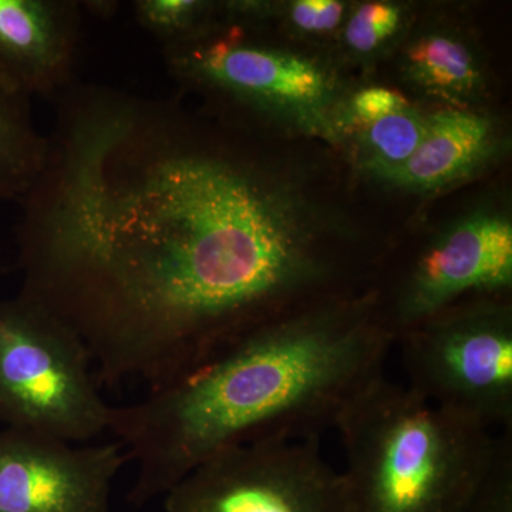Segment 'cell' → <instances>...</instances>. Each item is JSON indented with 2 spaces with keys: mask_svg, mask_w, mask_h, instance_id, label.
Instances as JSON below:
<instances>
[{
  "mask_svg": "<svg viewBox=\"0 0 512 512\" xmlns=\"http://www.w3.org/2000/svg\"><path fill=\"white\" fill-rule=\"evenodd\" d=\"M47 141L20 200L19 295L79 336L99 386L175 382L325 276L302 195L174 101L73 84Z\"/></svg>",
  "mask_w": 512,
  "mask_h": 512,
  "instance_id": "obj_1",
  "label": "cell"
},
{
  "mask_svg": "<svg viewBox=\"0 0 512 512\" xmlns=\"http://www.w3.org/2000/svg\"><path fill=\"white\" fill-rule=\"evenodd\" d=\"M394 342L369 291L276 320L143 399L111 407L143 507L227 448L320 440L384 375Z\"/></svg>",
  "mask_w": 512,
  "mask_h": 512,
  "instance_id": "obj_2",
  "label": "cell"
},
{
  "mask_svg": "<svg viewBox=\"0 0 512 512\" xmlns=\"http://www.w3.org/2000/svg\"><path fill=\"white\" fill-rule=\"evenodd\" d=\"M336 430L350 512H464L490 473L501 431L447 412L380 376Z\"/></svg>",
  "mask_w": 512,
  "mask_h": 512,
  "instance_id": "obj_3",
  "label": "cell"
},
{
  "mask_svg": "<svg viewBox=\"0 0 512 512\" xmlns=\"http://www.w3.org/2000/svg\"><path fill=\"white\" fill-rule=\"evenodd\" d=\"M163 56L183 89L228 111L342 141L348 99L335 70L315 57L269 45L251 26L221 20L204 36L163 49Z\"/></svg>",
  "mask_w": 512,
  "mask_h": 512,
  "instance_id": "obj_4",
  "label": "cell"
},
{
  "mask_svg": "<svg viewBox=\"0 0 512 512\" xmlns=\"http://www.w3.org/2000/svg\"><path fill=\"white\" fill-rule=\"evenodd\" d=\"M110 416L79 336L25 296L0 301V420L80 444L109 431Z\"/></svg>",
  "mask_w": 512,
  "mask_h": 512,
  "instance_id": "obj_5",
  "label": "cell"
},
{
  "mask_svg": "<svg viewBox=\"0 0 512 512\" xmlns=\"http://www.w3.org/2000/svg\"><path fill=\"white\" fill-rule=\"evenodd\" d=\"M407 387L487 429L512 430L510 298L458 303L396 340Z\"/></svg>",
  "mask_w": 512,
  "mask_h": 512,
  "instance_id": "obj_6",
  "label": "cell"
},
{
  "mask_svg": "<svg viewBox=\"0 0 512 512\" xmlns=\"http://www.w3.org/2000/svg\"><path fill=\"white\" fill-rule=\"evenodd\" d=\"M512 221L497 207L476 208L420 245L387 288L370 292L377 318L396 340L458 303L510 298Z\"/></svg>",
  "mask_w": 512,
  "mask_h": 512,
  "instance_id": "obj_7",
  "label": "cell"
},
{
  "mask_svg": "<svg viewBox=\"0 0 512 512\" xmlns=\"http://www.w3.org/2000/svg\"><path fill=\"white\" fill-rule=\"evenodd\" d=\"M165 512H350L342 471L319 440L227 448L164 495Z\"/></svg>",
  "mask_w": 512,
  "mask_h": 512,
  "instance_id": "obj_8",
  "label": "cell"
},
{
  "mask_svg": "<svg viewBox=\"0 0 512 512\" xmlns=\"http://www.w3.org/2000/svg\"><path fill=\"white\" fill-rule=\"evenodd\" d=\"M127 463L117 441L79 446L32 431H0V512H109Z\"/></svg>",
  "mask_w": 512,
  "mask_h": 512,
  "instance_id": "obj_9",
  "label": "cell"
},
{
  "mask_svg": "<svg viewBox=\"0 0 512 512\" xmlns=\"http://www.w3.org/2000/svg\"><path fill=\"white\" fill-rule=\"evenodd\" d=\"M82 9L72 0H0V84L28 99L73 86Z\"/></svg>",
  "mask_w": 512,
  "mask_h": 512,
  "instance_id": "obj_10",
  "label": "cell"
},
{
  "mask_svg": "<svg viewBox=\"0 0 512 512\" xmlns=\"http://www.w3.org/2000/svg\"><path fill=\"white\" fill-rule=\"evenodd\" d=\"M505 143L494 117L443 107L427 113L426 131L412 157L372 178L394 190L439 194L483 173L504 153Z\"/></svg>",
  "mask_w": 512,
  "mask_h": 512,
  "instance_id": "obj_11",
  "label": "cell"
},
{
  "mask_svg": "<svg viewBox=\"0 0 512 512\" xmlns=\"http://www.w3.org/2000/svg\"><path fill=\"white\" fill-rule=\"evenodd\" d=\"M404 82L443 107L473 109L487 87L483 56L460 29L434 25L420 29L400 53Z\"/></svg>",
  "mask_w": 512,
  "mask_h": 512,
  "instance_id": "obj_12",
  "label": "cell"
},
{
  "mask_svg": "<svg viewBox=\"0 0 512 512\" xmlns=\"http://www.w3.org/2000/svg\"><path fill=\"white\" fill-rule=\"evenodd\" d=\"M47 147L33 123L30 99L0 84V201L28 194L42 173Z\"/></svg>",
  "mask_w": 512,
  "mask_h": 512,
  "instance_id": "obj_13",
  "label": "cell"
},
{
  "mask_svg": "<svg viewBox=\"0 0 512 512\" xmlns=\"http://www.w3.org/2000/svg\"><path fill=\"white\" fill-rule=\"evenodd\" d=\"M227 22L264 28L268 20H278L286 29L301 36L320 37L342 29L352 6L339 0H293L258 2L234 0L221 2Z\"/></svg>",
  "mask_w": 512,
  "mask_h": 512,
  "instance_id": "obj_14",
  "label": "cell"
},
{
  "mask_svg": "<svg viewBox=\"0 0 512 512\" xmlns=\"http://www.w3.org/2000/svg\"><path fill=\"white\" fill-rule=\"evenodd\" d=\"M427 113L410 104L356 131L357 164L369 177L392 170L412 157L426 131Z\"/></svg>",
  "mask_w": 512,
  "mask_h": 512,
  "instance_id": "obj_15",
  "label": "cell"
},
{
  "mask_svg": "<svg viewBox=\"0 0 512 512\" xmlns=\"http://www.w3.org/2000/svg\"><path fill=\"white\" fill-rule=\"evenodd\" d=\"M131 10L138 25L163 49L190 43L222 20L221 2L208 0H136Z\"/></svg>",
  "mask_w": 512,
  "mask_h": 512,
  "instance_id": "obj_16",
  "label": "cell"
},
{
  "mask_svg": "<svg viewBox=\"0 0 512 512\" xmlns=\"http://www.w3.org/2000/svg\"><path fill=\"white\" fill-rule=\"evenodd\" d=\"M409 12L393 2H366L352 6L340 33L346 52L369 60L386 52L404 35Z\"/></svg>",
  "mask_w": 512,
  "mask_h": 512,
  "instance_id": "obj_17",
  "label": "cell"
},
{
  "mask_svg": "<svg viewBox=\"0 0 512 512\" xmlns=\"http://www.w3.org/2000/svg\"><path fill=\"white\" fill-rule=\"evenodd\" d=\"M464 512H512V430L501 431L493 468Z\"/></svg>",
  "mask_w": 512,
  "mask_h": 512,
  "instance_id": "obj_18",
  "label": "cell"
},
{
  "mask_svg": "<svg viewBox=\"0 0 512 512\" xmlns=\"http://www.w3.org/2000/svg\"><path fill=\"white\" fill-rule=\"evenodd\" d=\"M410 103L403 94L382 86H370L348 97L343 111V133L349 128L365 126L406 109Z\"/></svg>",
  "mask_w": 512,
  "mask_h": 512,
  "instance_id": "obj_19",
  "label": "cell"
}]
</instances>
